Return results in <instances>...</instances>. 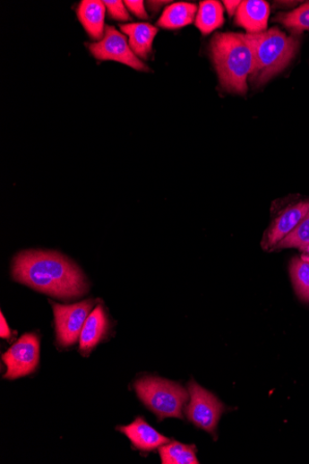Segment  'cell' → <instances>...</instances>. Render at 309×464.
I'll return each instance as SVG.
<instances>
[{"mask_svg": "<svg viewBox=\"0 0 309 464\" xmlns=\"http://www.w3.org/2000/svg\"><path fill=\"white\" fill-rule=\"evenodd\" d=\"M13 277L41 293L66 300L80 297L89 290L81 269L58 253H21L13 261Z\"/></svg>", "mask_w": 309, "mask_h": 464, "instance_id": "6da1fadb", "label": "cell"}, {"mask_svg": "<svg viewBox=\"0 0 309 464\" xmlns=\"http://www.w3.org/2000/svg\"><path fill=\"white\" fill-rule=\"evenodd\" d=\"M210 50L221 87L229 92L245 94L247 79L254 69V52L246 35L216 34Z\"/></svg>", "mask_w": 309, "mask_h": 464, "instance_id": "7a4b0ae2", "label": "cell"}, {"mask_svg": "<svg viewBox=\"0 0 309 464\" xmlns=\"http://www.w3.org/2000/svg\"><path fill=\"white\" fill-rule=\"evenodd\" d=\"M254 52V69L251 81L257 86L267 83L284 71L299 48V40L277 27L260 34H245Z\"/></svg>", "mask_w": 309, "mask_h": 464, "instance_id": "3957f363", "label": "cell"}, {"mask_svg": "<svg viewBox=\"0 0 309 464\" xmlns=\"http://www.w3.org/2000/svg\"><path fill=\"white\" fill-rule=\"evenodd\" d=\"M138 398L159 420L173 417L183 419V408L189 395L176 382L148 376L136 381Z\"/></svg>", "mask_w": 309, "mask_h": 464, "instance_id": "277c9868", "label": "cell"}, {"mask_svg": "<svg viewBox=\"0 0 309 464\" xmlns=\"http://www.w3.org/2000/svg\"><path fill=\"white\" fill-rule=\"evenodd\" d=\"M188 391L190 402L186 408V415L189 421L196 427L214 434L224 411L223 404L194 381L190 382Z\"/></svg>", "mask_w": 309, "mask_h": 464, "instance_id": "5b68a950", "label": "cell"}, {"mask_svg": "<svg viewBox=\"0 0 309 464\" xmlns=\"http://www.w3.org/2000/svg\"><path fill=\"white\" fill-rule=\"evenodd\" d=\"M56 322L57 340L64 347L76 343L81 335L82 326L95 306V300L88 299L73 305H62L50 303Z\"/></svg>", "mask_w": 309, "mask_h": 464, "instance_id": "8992f818", "label": "cell"}, {"mask_svg": "<svg viewBox=\"0 0 309 464\" xmlns=\"http://www.w3.org/2000/svg\"><path fill=\"white\" fill-rule=\"evenodd\" d=\"M92 56L99 61H114L136 71H149V67L133 52L127 39L112 26H106L103 39L90 44Z\"/></svg>", "mask_w": 309, "mask_h": 464, "instance_id": "52a82bcc", "label": "cell"}, {"mask_svg": "<svg viewBox=\"0 0 309 464\" xmlns=\"http://www.w3.org/2000/svg\"><path fill=\"white\" fill-rule=\"evenodd\" d=\"M40 341L36 334H25L3 355L7 366L4 375L16 379L34 373L39 363Z\"/></svg>", "mask_w": 309, "mask_h": 464, "instance_id": "ba28073f", "label": "cell"}, {"mask_svg": "<svg viewBox=\"0 0 309 464\" xmlns=\"http://www.w3.org/2000/svg\"><path fill=\"white\" fill-rule=\"evenodd\" d=\"M270 9L263 0H245L236 13V23L247 34H260L267 31Z\"/></svg>", "mask_w": 309, "mask_h": 464, "instance_id": "9c48e42d", "label": "cell"}, {"mask_svg": "<svg viewBox=\"0 0 309 464\" xmlns=\"http://www.w3.org/2000/svg\"><path fill=\"white\" fill-rule=\"evenodd\" d=\"M117 429L127 436L134 448L140 451H151L170 443V440L159 434L142 417H137L129 425Z\"/></svg>", "mask_w": 309, "mask_h": 464, "instance_id": "30bf717a", "label": "cell"}, {"mask_svg": "<svg viewBox=\"0 0 309 464\" xmlns=\"http://www.w3.org/2000/svg\"><path fill=\"white\" fill-rule=\"evenodd\" d=\"M109 321L102 306H98L88 317L80 335V350L89 355L107 336Z\"/></svg>", "mask_w": 309, "mask_h": 464, "instance_id": "8fae6325", "label": "cell"}, {"mask_svg": "<svg viewBox=\"0 0 309 464\" xmlns=\"http://www.w3.org/2000/svg\"><path fill=\"white\" fill-rule=\"evenodd\" d=\"M309 211V201L287 209L277 218L268 233V245L272 248L290 234Z\"/></svg>", "mask_w": 309, "mask_h": 464, "instance_id": "7c38bea8", "label": "cell"}, {"mask_svg": "<svg viewBox=\"0 0 309 464\" xmlns=\"http://www.w3.org/2000/svg\"><path fill=\"white\" fill-rule=\"evenodd\" d=\"M121 30L128 37L131 49L139 59L147 60L152 52L157 27L145 22L121 25Z\"/></svg>", "mask_w": 309, "mask_h": 464, "instance_id": "4fadbf2b", "label": "cell"}, {"mask_svg": "<svg viewBox=\"0 0 309 464\" xmlns=\"http://www.w3.org/2000/svg\"><path fill=\"white\" fill-rule=\"evenodd\" d=\"M106 6L99 0H83L78 7L77 14L80 22L90 37L100 41L105 34Z\"/></svg>", "mask_w": 309, "mask_h": 464, "instance_id": "5bb4252c", "label": "cell"}, {"mask_svg": "<svg viewBox=\"0 0 309 464\" xmlns=\"http://www.w3.org/2000/svg\"><path fill=\"white\" fill-rule=\"evenodd\" d=\"M196 13H198V7L193 4H174L165 9L157 25L165 30H179L191 24Z\"/></svg>", "mask_w": 309, "mask_h": 464, "instance_id": "9a60e30c", "label": "cell"}, {"mask_svg": "<svg viewBox=\"0 0 309 464\" xmlns=\"http://www.w3.org/2000/svg\"><path fill=\"white\" fill-rule=\"evenodd\" d=\"M223 6L216 0H206L200 4L195 17V26L203 35H210L224 22Z\"/></svg>", "mask_w": 309, "mask_h": 464, "instance_id": "2e32d148", "label": "cell"}, {"mask_svg": "<svg viewBox=\"0 0 309 464\" xmlns=\"http://www.w3.org/2000/svg\"><path fill=\"white\" fill-rule=\"evenodd\" d=\"M159 449L163 464H199L196 458V448L193 445H185L177 442L168 443Z\"/></svg>", "mask_w": 309, "mask_h": 464, "instance_id": "e0dca14e", "label": "cell"}, {"mask_svg": "<svg viewBox=\"0 0 309 464\" xmlns=\"http://www.w3.org/2000/svg\"><path fill=\"white\" fill-rule=\"evenodd\" d=\"M290 274L297 295L304 302L309 303V260L293 259Z\"/></svg>", "mask_w": 309, "mask_h": 464, "instance_id": "ac0fdd59", "label": "cell"}, {"mask_svg": "<svg viewBox=\"0 0 309 464\" xmlns=\"http://www.w3.org/2000/svg\"><path fill=\"white\" fill-rule=\"evenodd\" d=\"M275 21L284 24L296 34L309 30V3L290 13L277 16Z\"/></svg>", "mask_w": 309, "mask_h": 464, "instance_id": "d6986e66", "label": "cell"}, {"mask_svg": "<svg viewBox=\"0 0 309 464\" xmlns=\"http://www.w3.org/2000/svg\"><path fill=\"white\" fill-rule=\"evenodd\" d=\"M276 245L279 249L305 250L309 248V211L299 225Z\"/></svg>", "mask_w": 309, "mask_h": 464, "instance_id": "ffe728a7", "label": "cell"}, {"mask_svg": "<svg viewBox=\"0 0 309 464\" xmlns=\"http://www.w3.org/2000/svg\"><path fill=\"white\" fill-rule=\"evenodd\" d=\"M124 4V3L120 2V0H117V2H109V0H107V2H104L106 10L112 19L127 21L130 20V15Z\"/></svg>", "mask_w": 309, "mask_h": 464, "instance_id": "44dd1931", "label": "cell"}, {"mask_svg": "<svg viewBox=\"0 0 309 464\" xmlns=\"http://www.w3.org/2000/svg\"><path fill=\"white\" fill-rule=\"evenodd\" d=\"M124 5L130 13H132L139 19H149V15L145 8L144 2H142V0H140V2H133V0H126V2H124Z\"/></svg>", "mask_w": 309, "mask_h": 464, "instance_id": "7402d4cb", "label": "cell"}, {"mask_svg": "<svg viewBox=\"0 0 309 464\" xmlns=\"http://www.w3.org/2000/svg\"><path fill=\"white\" fill-rule=\"evenodd\" d=\"M0 318H2V322H0V329H2V331H0V337L3 339H10L12 337V331L3 313L2 315H0Z\"/></svg>", "mask_w": 309, "mask_h": 464, "instance_id": "603a6c76", "label": "cell"}, {"mask_svg": "<svg viewBox=\"0 0 309 464\" xmlns=\"http://www.w3.org/2000/svg\"><path fill=\"white\" fill-rule=\"evenodd\" d=\"M222 4L226 6L228 14L232 17L236 13L241 2H223Z\"/></svg>", "mask_w": 309, "mask_h": 464, "instance_id": "cb8c5ba5", "label": "cell"}, {"mask_svg": "<svg viewBox=\"0 0 309 464\" xmlns=\"http://www.w3.org/2000/svg\"><path fill=\"white\" fill-rule=\"evenodd\" d=\"M149 4V6H150V9L151 12L155 11H159V9L164 5L165 4H167L166 2H150L148 3Z\"/></svg>", "mask_w": 309, "mask_h": 464, "instance_id": "d4e9b609", "label": "cell"}]
</instances>
